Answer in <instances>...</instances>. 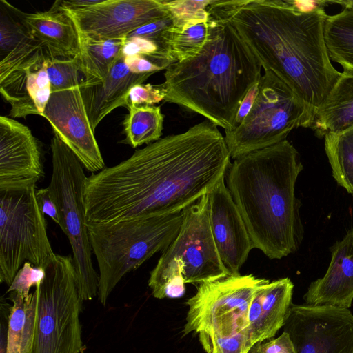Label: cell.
<instances>
[{
    "mask_svg": "<svg viewBox=\"0 0 353 353\" xmlns=\"http://www.w3.org/2000/svg\"><path fill=\"white\" fill-rule=\"evenodd\" d=\"M325 42L331 61L343 68V74L353 77V8L343 6L328 15L325 26Z\"/></svg>",
    "mask_w": 353,
    "mask_h": 353,
    "instance_id": "cell-25",
    "label": "cell"
},
{
    "mask_svg": "<svg viewBox=\"0 0 353 353\" xmlns=\"http://www.w3.org/2000/svg\"><path fill=\"white\" fill-rule=\"evenodd\" d=\"M225 137L208 119L161 138L87 176V227L181 211L207 194L230 165Z\"/></svg>",
    "mask_w": 353,
    "mask_h": 353,
    "instance_id": "cell-1",
    "label": "cell"
},
{
    "mask_svg": "<svg viewBox=\"0 0 353 353\" xmlns=\"http://www.w3.org/2000/svg\"><path fill=\"white\" fill-rule=\"evenodd\" d=\"M46 62L52 92L77 88L84 80L79 77L81 73L79 57H48Z\"/></svg>",
    "mask_w": 353,
    "mask_h": 353,
    "instance_id": "cell-31",
    "label": "cell"
},
{
    "mask_svg": "<svg viewBox=\"0 0 353 353\" xmlns=\"http://www.w3.org/2000/svg\"><path fill=\"white\" fill-rule=\"evenodd\" d=\"M121 55L123 57L137 55L155 59H169L175 61L168 55V52L158 43L139 37H127L123 46Z\"/></svg>",
    "mask_w": 353,
    "mask_h": 353,
    "instance_id": "cell-34",
    "label": "cell"
},
{
    "mask_svg": "<svg viewBox=\"0 0 353 353\" xmlns=\"http://www.w3.org/2000/svg\"><path fill=\"white\" fill-rule=\"evenodd\" d=\"M52 176L48 186L59 212V227L68 239L76 271L77 286L83 301L98 293V274L94 268L92 248L85 223L84 167L57 136L51 139Z\"/></svg>",
    "mask_w": 353,
    "mask_h": 353,
    "instance_id": "cell-7",
    "label": "cell"
},
{
    "mask_svg": "<svg viewBox=\"0 0 353 353\" xmlns=\"http://www.w3.org/2000/svg\"><path fill=\"white\" fill-rule=\"evenodd\" d=\"M49 57L43 45L23 24L16 8L0 3V81L12 72L41 63Z\"/></svg>",
    "mask_w": 353,
    "mask_h": 353,
    "instance_id": "cell-19",
    "label": "cell"
},
{
    "mask_svg": "<svg viewBox=\"0 0 353 353\" xmlns=\"http://www.w3.org/2000/svg\"><path fill=\"white\" fill-rule=\"evenodd\" d=\"M36 198L41 212L51 218L59 226L60 217L59 209L51 197L48 187L37 189Z\"/></svg>",
    "mask_w": 353,
    "mask_h": 353,
    "instance_id": "cell-40",
    "label": "cell"
},
{
    "mask_svg": "<svg viewBox=\"0 0 353 353\" xmlns=\"http://www.w3.org/2000/svg\"><path fill=\"white\" fill-rule=\"evenodd\" d=\"M336 3H338L343 6H347L351 8H353V0H347V1H336Z\"/></svg>",
    "mask_w": 353,
    "mask_h": 353,
    "instance_id": "cell-42",
    "label": "cell"
},
{
    "mask_svg": "<svg viewBox=\"0 0 353 353\" xmlns=\"http://www.w3.org/2000/svg\"><path fill=\"white\" fill-rule=\"evenodd\" d=\"M259 92V83L254 85L243 99L234 121V129L238 127L250 113ZM233 129V130H234Z\"/></svg>",
    "mask_w": 353,
    "mask_h": 353,
    "instance_id": "cell-41",
    "label": "cell"
},
{
    "mask_svg": "<svg viewBox=\"0 0 353 353\" xmlns=\"http://www.w3.org/2000/svg\"><path fill=\"white\" fill-rule=\"evenodd\" d=\"M42 117L48 121L54 135L74 154L84 168L93 174L105 168L80 86L52 92Z\"/></svg>",
    "mask_w": 353,
    "mask_h": 353,
    "instance_id": "cell-14",
    "label": "cell"
},
{
    "mask_svg": "<svg viewBox=\"0 0 353 353\" xmlns=\"http://www.w3.org/2000/svg\"><path fill=\"white\" fill-rule=\"evenodd\" d=\"M79 35V61L84 80L103 79L120 57L126 38L99 40Z\"/></svg>",
    "mask_w": 353,
    "mask_h": 353,
    "instance_id": "cell-26",
    "label": "cell"
},
{
    "mask_svg": "<svg viewBox=\"0 0 353 353\" xmlns=\"http://www.w3.org/2000/svg\"><path fill=\"white\" fill-rule=\"evenodd\" d=\"M10 293L12 305L8 319L6 353H32L37 316L35 294L26 299L16 292Z\"/></svg>",
    "mask_w": 353,
    "mask_h": 353,
    "instance_id": "cell-23",
    "label": "cell"
},
{
    "mask_svg": "<svg viewBox=\"0 0 353 353\" xmlns=\"http://www.w3.org/2000/svg\"><path fill=\"white\" fill-rule=\"evenodd\" d=\"M44 276V269L26 261L17 272L7 292H16L24 298L28 299L32 295V293H30V288L40 283Z\"/></svg>",
    "mask_w": 353,
    "mask_h": 353,
    "instance_id": "cell-35",
    "label": "cell"
},
{
    "mask_svg": "<svg viewBox=\"0 0 353 353\" xmlns=\"http://www.w3.org/2000/svg\"><path fill=\"white\" fill-rule=\"evenodd\" d=\"M352 124L353 77L342 74L319 109L310 128L322 139L328 132L344 130Z\"/></svg>",
    "mask_w": 353,
    "mask_h": 353,
    "instance_id": "cell-22",
    "label": "cell"
},
{
    "mask_svg": "<svg viewBox=\"0 0 353 353\" xmlns=\"http://www.w3.org/2000/svg\"><path fill=\"white\" fill-rule=\"evenodd\" d=\"M16 12L30 34L45 48L49 57H79L78 30L71 17L55 6L44 12Z\"/></svg>",
    "mask_w": 353,
    "mask_h": 353,
    "instance_id": "cell-21",
    "label": "cell"
},
{
    "mask_svg": "<svg viewBox=\"0 0 353 353\" xmlns=\"http://www.w3.org/2000/svg\"><path fill=\"white\" fill-rule=\"evenodd\" d=\"M324 146L337 183L353 194V124L324 137Z\"/></svg>",
    "mask_w": 353,
    "mask_h": 353,
    "instance_id": "cell-29",
    "label": "cell"
},
{
    "mask_svg": "<svg viewBox=\"0 0 353 353\" xmlns=\"http://www.w3.org/2000/svg\"><path fill=\"white\" fill-rule=\"evenodd\" d=\"M183 268V263L178 258L159 259L148 280L153 296L159 299L181 297L185 292Z\"/></svg>",
    "mask_w": 353,
    "mask_h": 353,
    "instance_id": "cell-30",
    "label": "cell"
},
{
    "mask_svg": "<svg viewBox=\"0 0 353 353\" xmlns=\"http://www.w3.org/2000/svg\"><path fill=\"white\" fill-rule=\"evenodd\" d=\"M211 0H165L170 16L172 20V26L181 28L186 23L196 19H208V6Z\"/></svg>",
    "mask_w": 353,
    "mask_h": 353,
    "instance_id": "cell-33",
    "label": "cell"
},
{
    "mask_svg": "<svg viewBox=\"0 0 353 353\" xmlns=\"http://www.w3.org/2000/svg\"><path fill=\"white\" fill-rule=\"evenodd\" d=\"M165 91L163 83L159 85L137 84L129 90L125 99V108L152 105L164 100Z\"/></svg>",
    "mask_w": 353,
    "mask_h": 353,
    "instance_id": "cell-36",
    "label": "cell"
},
{
    "mask_svg": "<svg viewBox=\"0 0 353 353\" xmlns=\"http://www.w3.org/2000/svg\"><path fill=\"white\" fill-rule=\"evenodd\" d=\"M283 331L296 353H353V314L349 309L292 304Z\"/></svg>",
    "mask_w": 353,
    "mask_h": 353,
    "instance_id": "cell-12",
    "label": "cell"
},
{
    "mask_svg": "<svg viewBox=\"0 0 353 353\" xmlns=\"http://www.w3.org/2000/svg\"><path fill=\"white\" fill-rule=\"evenodd\" d=\"M260 342L254 344L249 350L248 353H259L258 347Z\"/></svg>",
    "mask_w": 353,
    "mask_h": 353,
    "instance_id": "cell-43",
    "label": "cell"
},
{
    "mask_svg": "<svg viewBox=\"0 0 353 353\" xmlns=\"http://www.w3.org/2000/svg\"><path fill=\"white\" fill-rule=\"evenodd\" d=\"M266 280L253 274L228 275L199 284L186 301L189 309L183 335L194 332L227 337L246 329L250 303Z\"/></svg>",
    "mask_w": 353,
    "mask_h": 353,
    "instance_id": "cell-10",
    "label": "cell"
},
{
    "mask_svg": "<svg viewBox=\"0 0 353 353\" xmlns=\"http://www.w3.org/2000/svg\"><path fill=\"white\" fill-rule=\"evenodd\" d=\"M184 215L183 210L87 227L99 268L97 296L103 306L125 274L170 246L179 234Z\"/></svg>",
    "mask_w": 353,
    "mask_h": 353,
    "instance_id": "cell-5",
    "label": "cell"
},
{
    "mask_svg": "<svg viewBox=\"0 0 353 353\" xmlns=\"http://www.w3.org/2000/svg\"><path fill=\"white\" fill-rule=\"evenodd\" d=\"M35 287L37 316L32 353H79L82 348L80 313L72 256L56 254Z\"/></svg>",
    "mask_w": 353,
    "mask_h": 353,
    "instance_id": "cell-6",
    "label": "cell"
},
{
    "mask_svg": "<svg viewBox=\"0 0 353 353\" xmlns=\"http://www.w3.org/2000/svg\"><path fill=\"white\" fill-rule=\"evenodd\" d=\"M60 9L71 17L79 34L99 40L127 38L139 27L170 15L165 0H101Z\"/></svg>",
    "mask_w": 353,
    "mask_h": 353,
    "instance_id": "cell-13",
    "label": "cell"
},
{
    "mask_svg": "<svg viewBox=\"0 0 353 353\" xmlns=\"http://www.w3.org/2000/svg\"><path fill=\"white\" fill-rule=\"evenodd\" d=\"M208 25L201 52L166 69L163 101L232 130L243 99L260 81L262 66L229 22L209 14Z\"/></svg>",
    "mask_w": 353,
    "mask_h": 353,
    "instance_id": "cell-4",
    "label": "cell"
},
{
    "mask_svg": "<svg viewBox=\"0 0 353 353\" xmlns=\"http://www.w3.org/2000/svg\"><path fill=\"white\" fill-rule=\"evenodd\" d=\"M123 122L125 139L121 143L133 148L160 139L164 116L160 106H131Z\"/></svg>",
    "mask_w": 353,
    "mask_h": 353,
    "instance_id": "cell-27",
    "label": "cell"
},
{
    "mask_svg": "<svg viewBox=\"0 0 353 353\" xmlns=\"http://www.w3.org/2000/svg\"><path fill=\"white\" fill-rule=\"evenodd\" d=\"M303 166L285 139L234 160L226 185L245 223L253 248L270 259L296 252L303 225L295 185Z\"/></svg>",
    "mask_w": 353,
    "mask_h": 353,
    "instance_id": "cell-3",
    "label": "cell"
},
{
    "mask_svg": "<svg viewBox=\"0 0 353 353\" xmlns=\"http://www.w3.org/2000/svg\"><path fill=\"white\" fill-rule=\"evenodd\" d=\"M312 123L306 105L288 85L272 72L265 71L250 113L238 127L225 130L224 137L234 160L279 143L294 129L310 128Z\"/></svg>",
    "mask_w": 353,
    "mask_h": 353,
    "instance_id": "cell-8",
    "label": "cell"
},
{
    "mask_svg": "<svg viewBox=\"0 0 353 353\" xmlns=\"http://www.w3.org/2000/svg\"><path fill=\"white\" fill-rule=\"evenodd\" d=\"M172 25V20L169 15L139 27L128 37H139L151 39L158 43L165 50L163 44V34Z\"/></svg>",
    "mask_w": 353,
    "mask_h": 353,
    "instance_id": "cell-38",
    "label": "cell"
},
{
    "mask_svg": "<svg viewBox=\"0 0 353 353\" xmlns=\"http://www.w3.org/2000/svg\"><path fill=\"white\" fill-rule=\"evenodd\" d=\"M258 350L259 353H296L293 343L285 331L276 339L265 343L260 342Z\"/></svg>",
    "mask_w": 353,
    "mask_h": 353,
    "instance_id": "cell-39",
    "label": "cell"
},
{
    "mask_svg": "<svg viewBox=\"0 0 353 353\" xmlns=\"http://www.w3.org/2000/svg\"><path fill=\"white\" fill-rule=\"evenodd\" d=\"M41 153L30 130L16 120L0 117V191L25 188L43 176Z\"/></svg>",
    "mask_w": 353,
    "mask_h": 353,
    "instance_id": "cell-15",
    "label": "cell"
},
{
    "mask_svg": "<svg viewBox=\"0 0 353 353\" xmlns=\"http://www.w3.org/2000/svg\"><path fill=\"white\" fill-rule=\"evenodd\" d=\"M129 70L135 74H148L167 69L176 61L169 59H155L143 56L123 57Z\"/></svg>",
    "mask_w": 353,
    "mask_h": 353,
    "instance_id": "cell-37",
    "label": "cell"
},
{
    "mask_svg": "<svg viewBox=\"0 0 353 353\" xmlns=\"http://www.w3.org/2000/svg\"><path fill=\"white\" fill-rule=\"evenodd\" d=\"M209 217L221 259L230 275H240L252 244L225 183V176L208 193Z\"/></svg>",
    "mask_w": 353,
    "mask_h": 353,
    "instance_id": "cell-16",
    "label": "cell"
},
{
    "mask_svg": "<svg viewBox=\"0 0 353 353\" xmlns=\"http://www.w3.org/2000/svg\"><path fill=\"white\" fill-rule=\"evenodd\" d=\"M36 190L0 191V282L8 287L25 262L45 269L56 254Z\"/></svg>",
    "mask_w": 353,
    "mask_h": 353,
    "instance_id": "cell-9",
    "label": "cell"
},
{
    "mask_svg": "<svg viewBox=\"0 0 353 353\" xmlns=\"http://www.w3.org/2000/svg\"><path fill=\"white\" fill-rule=\"evenodd\" d=\"M0 92L12 117H42L52 94L46 60L12 72L0 81Z\"/></svg>",
    "mask_w": 353,
    "mask_h": 353,
    "instance_id": "cell-20",
    "label": "cell"
},
{
    "mask_svg": "<svg viewBox=\"0 0 353 353\" xmlns=\"http://www.w3.org/2000/svg\"><path fill=\"white\" fill-rule=\"evenodd\" d=\"M179 234L160 259H179L185 283L201 284L230 275L223 265L212 235L208 193L185 210Z\"/></svg>",
    "mask_w": 353,
    "mask_h": 353,
    "instance_id": "cell-11",
    "label": "cell"
},
{
    "mask_svg": "<svg viewBox=\"0 0 353 353\" xmlns=\"http://www.w3.org/2000/svg\"><path fill=\"white\" fill-rule=\"evenodd\" d=\"M199 339L207 353H248L252 347L247 328L227 337L199 333Z\"/></svg>",
    "mask_w": 353,
    "mask_h": 353,
    "instance_id": "cell-32",
    "label": "cell"
},
{
    "mask_svg": "<svg viewBox=\"0 0 353 353\" xmlns=\"http://www.w3.org/2000/svg\"><path fill=\"white\" fill-rule=\"evenodd\" d=\"M325 275L312 282L303 295L306 305L349 309L353 301V228L331 248Z\"/></svg>",
    "mask_w": 353,
    "mask_h": 353,
    "instance_id": "cell-17",
    "label": "cell"
},
{
    "mask_svg": "<svg viewBox=\"0 0 353 353\" xmlns=\"http://www.w3.org/2000/svg\"><path fill=\"white\" fill-rule=\"evenodd\" d=\"M150 76L132 73L120 55L103 79L83 80L80 90L93 130L113 110L125 107L130 88L143 83Z\"/></svg>",
    "mask_w": 353,
    "mask_h": 353,
    "instance_id": "cell-18",
    "label": "cell"
},
{
    "mask_svg": "<svg viewBox=\"0 0 353 353\" xmlns=\"http://www.w3.org/2000/svg\"><path fill=\"white\" fill-rule=\"evenodd\" d=\"M333 1L212 0L209 14L229 22L264 71L283 80L306 105L313 121L342 76L332 65L325 42Z\"/></svg>",
    "mask_w": 353,
    "mask_h": 353,
    "instance_id": "cell-2",
    "label": "cell"
},
{
    "mask_svg": "<svg viewBox=\"0 0 353 353\" xmlns=\"http://www.w3.org/2000/svg\"><path fill=\"white\" fill-rule=\"evenodd\" d=\"M208 18L193 20L181 28L172 25L165 31L163 46L172 59L181 62L201 52L208 37Z\"/></svg>",
    "mask_w": 353,
    "mask_h": 353,
    "instance_id": "cell-28",
    "label": "cell"
},
{
    "mask_svg": "<svg viewBox=\"0 0 353 353\" xmlns=\"http://www.w3.org/2000/svg\"><path fill=\"white\" fill-rule=\"evenodd\" d=\"M294 284L285 277L269 282L265 288L257 343L272 338L284 325L291 306Z\"/></svg>",
    "mask_w": 353,
    "mask_h": 353,
    "instance_id": "cell-24",
    "label": "cell"
}]
</instances>
